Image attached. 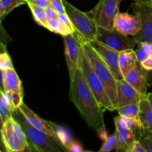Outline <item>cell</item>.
Here are the masks:
<instances>
[{"label":"cell","instance_id":"30bf717a","mask_svg":"<svg viewBox=\"0 0 152 152\" xmlns=\"http://www.w3.org/2000/svg\"><path fill=\"white\" fill-rule=\"evenodd\" d=\"M89 45L96 50L104 62L107 64L117 80H124L119 67V53L120 51L111 48L98 40L89 42Z\"/></svg>","mask_w":152,"mask_h":152},{"label":"cell","instance_id":"d590c367","mask_svg":"<svg viewBox=\"0 0 152 152\" xmlns=\"http://www.w3.org/2000/svg\"><path fill=\"white\" fill-rule=\"evenodd\" d=\"M27 4H32L45 9L50 5V1L49 0H27Z\"/></svg>","mask_w":152,"mask_h":152},{"label":"cell","instance_id":"f1b7e54d","mask_svg":"<svg viewBox=\"0 0 152 152\" xmlns=\"http://www.w3.org/2000/svg\"><path fill=\"white\" fill-rule=\"evenodd\" d=\"M54 127L57 138L61 141V142H62L65 146H66L67 144L69 143V142L72 140L71 139L70 134L65 129L60 127V126H56V125L54 124Z\"/></svg>","mask_w":152,"mask_h":152},{"label":"cell","instance_id":"f35d334b","mask_svg":"<svg viewBox=\"0 0 152 152\" xmlns=\"http://www.w3.org/2000/svg\"><path fill=\"white\" fill-rule=\"evenodd\" d=\"M134 2L138 3V4H145V5L152 7V0H134Z\"/></svg>","mask_w":152,"mask_h":152},{"label":"cell","instance_id":"7a4b0ae2","mask_svg":"<svg viewBox=\"0 0 152 152\" xmlns=\"http://www.w3.org/2000/svg\"><path fill=\"white\" fill-rule=\"evenodd\" d=\"M12 117L20 124L33 151L38 152L68 151L57 137L50 136L31 126L19 108L14 110Z\"/></svg>","mask_w":152,"mask_h":152},{"label":"cell","instance_id":"e0dca14e","mask_svg":"<svg viewBox=\"0 0 152 152\" xmlns=\"http://www.w3.org/2000/svg\"><path fill=\"white\" fill-rule=\"evenodd\" d=\"M1 71L3 91L5 92L15 91L22 93V81L16 74L14 68H10Z\"/></svg>","mask_w":152,"mask_h":152},{"label":"cell","instance_id":"9c48e42d","mask_svg":"<svg viewBox=\"0 0 152 152\" xmlns=\"http://www.w3.org/2000/svg\"><path fill=\"white\" fill-rule=\"evenodd\" d=\"M132 8L135 14L140 16L142 20L140 31L134 36L133 38L138 44L144 42H152V7L134 1Z\"/></svg>","mask_w":152,"mask_h":152},{"label":"cell","instance_id":"7402d4cb","mask_svg":"<svg viewBox=\"0 0 152 152\" xmlns=\"http://www.w3.org/2000/svg\"><path fill=\"white\" fill-rule=\"evenodd\" d=\"M14 108L10 105L8 101L6 99L5 96L2 93H1V99H0V117H1V125L10 120L12 117V114L14 111Z\"/></svg>","mask_w":152,"mask_h":152},{"label":"cell","instance_id":"52a82bcc","mask_svg":"<svg viewBox=\"0 0 152 152\" xmlns=\"http://www.w3.org/2000/svg\"><path fill=\"white\" fill-rule=\"evenodd\" d=\"M96 40L117 51H122L126 49H134L138 45L133 37H129V36L123 35L115 28L109 31L98 27Z\"/></svg>","mask_w":152,"mask_h":152},{"label":"cell","instance_id":"cb8c5ba5","mask_svg":"<svg viewBox=\"0 0 152 152\" xmlns=\"http://www.w3.org/2000/svg\"><path fill=\"white\" fill-rule=\"evenodd\" d=\"M136 51L137 57L139 63H141L152 54V42H144L137 45Z\"/></svg>","mask_w":152,"mask_h":152},{"label":"cell","instance_id":"8d00e7d4","mask_svg":"<svg viewBox=\"0 0 152 152\" xmlns=\"http://www.w3.org/2000/svg\"><path fill=\"white\" fill-rule=\"evenodd\" d=\"M140 64L141 67L145 71H152V54L150 55L145 60Z\"/></svg>","mask_w":152,"mask_h":152},{"label":"cell","instance_id":"5bb4252c","mask_svg":"<svg viewBox=\"0 0 152 152\" xmlns=\"http://www.w3.org/2000/svg\"><path fill=\"white\" fill-rule=\"evenodd\" d=\"M19 109L23 114L26 120L31 126L50 136L57 137L53 123L42 119L37 114H36L29 107L27 106L24 102L19 106Z\"/></svg>","mask_w":152,"mask_h":152},{"label":"cell","instance_id":"74e56055","mask_svg":"<svg viewBox=\"0 0 152 152\" xmlns=\"http://www.w3.org/2000/svg\"><path fill=\"white\" fill-rule=\"evenodd\" d=\"M132 152H146V150L144 148L143 145H142L140 140H137L134 144L133 148H132Z\"/></svg>","mask_w":152,"mask_h":152},{"label":"cell","instance_id":"ab89813d","mask_svg":"<svg viewBox=\"0 0 152 152\" xmlns=\"http://www.w3.org/2000/svg\"><path fill=\"white\" fill-rule=\"evenodd\" d=\"M147 98H148V101H149L150 104H151V107L152 108V93H148L147 94Z\"/></svg>","mask_w":152,"mask_h":152},{"label":"cell","instance_id":"44dd1931","mask_svg":"<svg viewBox=\"0 0 152 152\" xmlns=\"http://www.w3.org/2000/svg\"><path fill=\"white\" fill-rule=\"evenodd\" d=\"M27 4V0H0V18L2 19L16 7Z\"/></svg>","mask_w":152,"mask_h":152},{"label":"cell","instance_id":"484cf974","mask_svg":"<svg viewBox=\"0 0 152 152\" xmlns=\"http://www.w3.org/2000/svg\"><path fill=\"white\" fill-rule=\"evenodd\" d=\"M28 7L31 9V13H32L33 17L34 20L37 22L39 25L45 28L46 23H47V19H46L45 13V9L42 7H40L39 6L34 5L32 4H28Z\"/></svg>","mask_w":152,"mask_h":152},{"label":"cell","instance_id":"8992f818","mask_svg":"<svg viewBox=\"0 0 152 152\" xmlns=\"http://www.w3.org/2000/svg\"><path fill=\"white\" fill-rule=\"evenodd\" d=\"M121 0H99L96 6L86 12L99 28L112 31L117 14L120 13Z\"/></svg>","mask_w":152,"mask_h":152},{"label":"cell","instance_id":"8fae6325","mask_svg":"<svg viewBox=\"0 0 152 152\" xmlns=\"http://www.w3.org/2000/svg\"><path fill=\"white\" fill-rule=\"evenodd\" d=\"M142 20L139 15L119 13L115 19L114 28L123 35L134 37L140 31Z\"/></svg>","mask_w":152,"mask_h":152},{"label":"cell","instance_id":"4dcf8cb0","mask_svg":"<svg viewBox=\"0 0 152 152\" xmlns=\"http://www.w3.org/2000/svg\"><path fill=\"white\" fill-rule=\"evenodd\" d=\"M10 68H13L10 56L7 52H2L0 54V69L1 71H5Z\"/></svg>","mask_w":152,"mask_h":152},{"label":"cell","instance_id":"f546056e","mask_svg":"<svg viewBox=\"0 0 152 152\" xmlns=\"http://www.w3.org/2000/svg\"><path fill=\"white\" fill-rule=\"evenodd\" d=\"M138 140H140V142L142 143L146 150V152H152V136L148 132L144 131Z\"/></svg>","mask_w":152,"mask_h":152},{"label":"cell","instance_id":"7c38bea8","mask_svg":"<svg viewBox=\"0 0 152 152\" xmlns=\"http://www.w3.org/2000/svg\"><path fill=\"white\" fill-rule=\"evenodd\" d=\"M114 124L119 139V149L117 151L132 152L134 144L137 140L134 132L128 127L122 116L119 115L114 118Z\"/></svg>","mask_w":152,"mask_h":152},{"label":"cell","instance_id":"d6986e66","mask_svg":"<svg viewBox=\"0 0 152 152\" xmlns=\"http://www.w3.org/2000/svg\"><path fill=\"white\" fill-rule=\"evenodd\" d=\"M140 118L144 131L152 134V108L147 96L140 102Z\"/></svg>","mask_w":152,"mask_h":152},{"label":"cell","instance_id":"d6a6232c","mask_svg":"<svg viewBox=\"0 0 152 152\" xmlns=\"http://www.w3.org/2000/svg\"><path fill=\"white\" fill-rule=\"evenodd\" d=\"M50 4L53 7L58 13H65V6L63 4V0H49Z\"/></svg>","mask_w":152,"mask_h":152},{"label":"cell","instance_id":"4316f807","mask_svg":"<svg viewBox=\"0 0 152 152\" xmlns=\"http://www.w3.org/2000/svg\"><path fill=\"white\" fill-rule=\"evenodd\" d=\"M1 93L4 94L6 99L8 101L10 105L13 107L14 109H17L19 108L21 105L23 103L22 97H23V93H19L15 91H7L5 92L3 90L1 91Z\"/></svg>","mask_w":152,"mask_h":152},{"label":"cell","instance_id":"9a60e30c","mask_svg":"<svg viewBox=\"0 0 152 152\" xmlns=\"http://www.w3.org/2000/svg\"><path fill=\"white\" fill-rule=\"evenodd\" d=\"M1 132L2 143L4 144L6 151L9 152L25 151V148L13 130L10 119L1 125Z\"/></svg>","mask_w":152,"mask_h":152},{"label":"cell","instance_id":"ac0fdd59","mask_svg":"<svg viewBox=\"0 0 152 152\" xmlns=\"http://www.w3.org/2000/svg\"><path fill=\"white\" fill-rule=\"evenodd\" d=\"M136 51L134 49H126L119 53V67L123 77L138 65Z\"/></svg>","mask_w":152,"mask_h":152},{"label":"cell","instance_id":"5b68a950","mask_svg":"<svg viewBox=\"0 0 152 152\" xmlns=\"http://www.w3.org/2000/svg\"><path fill=\"white\" fill-rule=\"evenodd\" d=\"M65 10L69 16L74 28L75 33L81 37L84 42H89L96 39L98 26L87 13L81 11L66 0H63Z\"/></svg>","mask_w":152,"mask_h":152},{"label":"cell","instance_id":"d4e9b609","mask_svg":"<svg viewBox=\"0 0 152 152\" xmlns=\"http://www.w3.org/2000/svg\"><path fill=\"white\" fill-rule=\"evenodd\" d=\"M10 121H11L12 126L13 128V130H14L15 133L17 135L18 138L19 139L20 142H22V145L24 146V148H25V151H32V148L30 147L29 144H28V139H27V137L25 135V132H24L23 129H22V126H20L19 123L13 118V117L10 118Z\"/></svg>","mask_w":152,"mask_h":152},{"label":"cell","instance_id":"603a6c76","mask_svg":"<svg viewBox=\"0 0 152 152\" xmlns=\"http://www.w3.org/2000/svg\"><path fill=\"white\" fill-rule=\"evenodd\" d=\"M119 115L130 119L140 118V103H133L119 108Z\"/></svg>","mask_w":152,"mask_h":152},{"label":"cell","instance_id":"ffe728a7","mask_svg":"<svg viewBox=\"0 0 152 152\" xmlns=\"http://www.w3.org/2000/svg\"><path fill=\"white\" fill-rule=\"evenodd\" d=\"M45 28L55 34H60L62 37L68 34H73L72 31L58 19L48 20Z\"/></svg>","mask_w":152,"mask_h":152},{"label":"cell","instance_id":"1f68e13d","mask_svg":"<svg viewBox=\"0 0 152 152\" xmlns=\"http://www.w3.org/2000/svg\"><path fill=\"white\" fill-rule=\"evenodd\" d=\"M58 19H59L60 22H62V23L65 24L66 26H68L70 29L72 31L73 34L75 33V28H74V25H73L72 22H71V19H70L69 16H68V14L65 13H58Z\"/></svg>","mask_w":152,"mask_h":152},{"label":"cell","instance_id":"277c9868","mask_svg":"<svg viewBox=\"0 0 152 152\" xmlns=\"http://www.w3.org/2000/svg\"><path fill=\"white\" fill-rule=\"evenodd\" d=\"M80 68L83 71L89 88L91 89L101 106L105 110H108L110 111H117V108L113 105L112 102L110 99L103 84L95 73L88 58L86 56L82 46V43L80 57Z\"/></svg>","mask_w":152,"mask_h":152},{"label":"cell","instance_id":"6da1fadb","mask_svg":"<svg viewBox=\"0 0 152 152\" xmlns=\"http://www.w3.org/2000/svg\"><path fill=\"white\" fill-rule=\"evenodd\" d=\"M69 96L88 126L105 140L108 137L104 123L105 109L101 106L89 88L80 68L77 69L74 80L71 82Z\"/></svg>","mask_w":152,"mask_h":152},{"label":"cell","instance_id":"2e32d148","mask_svg":"<svg viewBox=\"0 0 152 152\" xmlns=\"http://www.w3.org/2000/svg\"><path fill=\"white\" fill-rule=\"evenodd\" d=\"M142 69H143L142 68V69H140L137 65L126 74V77H124V80L138 92L146 96L148 94L146 75L142 71Z\"/></svg>","mask_w":152,"mask_h":152},{"label":"cell","instance_id":"4fadbf2b","mask_svg":"<svg viewBox=\"0 0 152 152\" xmlns=\"http://www.w3.org/2000/svg\"><path fill=\"white\" fill-rule=\"evenodd\" d=\"M117 88L118 108L129 104L140 103L147 96L138 92L125 80H117Z\"/></svg>","mask_w":152,"mask_h":152},{"label":"cell","instance_id":"3957f363","mask_svg":"<svg viewBox=\"0 0 152 152\" xmlns=\"http://www.w3.org/2000/svg\"><path fill=\"white\" fill-rule=\"evenodd\" d=\"M82 46L95 73L103 84L105 91L112 102L113 105L117 110L118 109V99H117V79L115 78L109 67L96 53V50L89 45L88 42L82 43Z\"/></svg>","mask_w":152,"mask_h":152},{"label":"cell","instance_id":"836d02e7","mask_svg":"<svg viewBox=\"0 0 152 152\" xmlns=\"http://www.w3.org/2000/svg\"><path fill=\"white\" fill-rule=\"evenodd\" d=\"M66 148L68 149V151L71 152H83L84 151V149L82 147L79 142H75V141L71 140L69 143L67 144Z\"/></svg>","mask_w":152,"mask_h":152},{"label":"cell","instance_id":"e575fe53","mask_svg":"<svg viewBox=\"0 0 152 152\" xmlns=\"http://www.w3.org/2000/svg\"><path fill=\"white\" fill-rule=\"evenodd\" d=\"M45 13L47 20H51V19L58 18V13L53 9V7L50 4L45 8Z\"/></svg>","mask_w":152,"mask_h":152},{"label":"cell","instance_id":"ba28073f","mask_svg":"<svg viewBox=\"0 0 152 152\" xmlns=\"http://www.w3.org/2000/svg\"><path fill=\"white\" fill-rule=\"evenodd\" d=\"M65 44V55L69 72L70 81L74 80L77 69L80 68L81 42L74 34L63 36Z\"/></svg>","mask_w":152,"mask_h":152},{"label":"cell","instance_id":"83f0119b","mask_svg":"<svg viewBox=\"0 0 152 152\" xmlns=\"http://www.w3.org/2000/svg\"><path fill=\"white\" fill-rule=\"evenodd\" d=\"M119 149V139L117 136V133L115 131L114 134H111V136L108 137L105 140L103 145L99 150V152H108L112 150Z\"/></svg>","mask_w":152,"mask_h":152}]
</instances>
